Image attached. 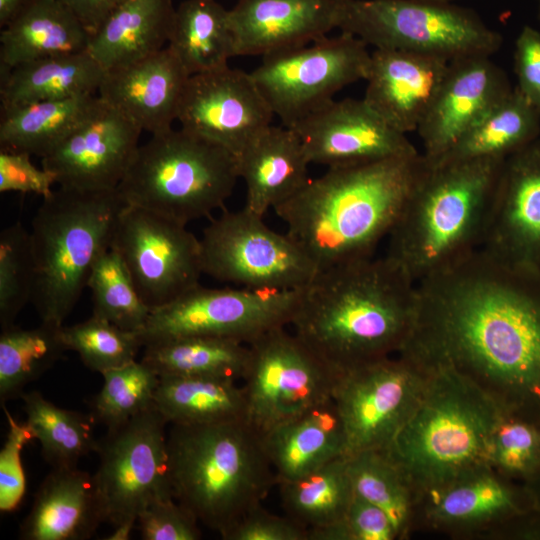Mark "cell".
Segmentation results:
<instances>
[{
  "instance_id": "16",
  "label": "cell",
  "mask_w": 540,
  "mask_h": 540,
  "mask_svg": "<svg viewBox=\"0 0 540 540\" xmlns=\"http://www.w3.org/2000/svg\"><path fill=\"white\" fill-rule=\"evenodd\" d=\"M111 247L151 311L200 284V239L175 220L126 205L117 220Z\"/></svg>"
},
{
  "instance_id": "11",
  "label": "cell",
  "mask_w": 540,
  "mask_h": 540,
  "mask_svg": "<svg viewBox=\"0 0 540 540\" xmlns=\"http://www.w3.org/2000/svg\"><path fill=\"white\" fill-rule=\"evenodd\" d=\"M432 369L398 353L337 375L332 398L345 437V457L389 448L409 420Z\"/></svg>"
},
{
  "instance_id": "21",
  "label": "cell",
  "mask_w": 540,
  "mask_h": 540,
  "mask_svg": "<svg viewBox=\"0 0 540 540\" xmlns=\"http://www.w3.org/2000/svg\"><path fill=\"white\" fill-rule=\"evenodd\" d=\"M141 133L135 123L102 101L41 159L42 167L56 176L59 187L116 189L137 151Z\"/></svg>"
},
{
  "instance_id": "24",
  "label": "cell",
  "mask_w": 540,
  "mask_h": 540,
  "mask_svg": "<svg viewBox=\"0 0 540 540\" xmlns=\"http://www.w3.org/2000/svg\"><path fill=\"white\" fill-rule=\"evenodd\" d=\"M447 60L402 50L374 49L364 101L388 125L417 131L449 68Z\"/></svg>"
},
{
  "instance_id": "7",
  "label": "cell",
  "mask_w": 540,
  "mask_h": 540,
  "mask_svg": "<svg viewBox=\"0 0 540 540\" xmlns=\"http://www.w3.org/2000/svg\"><path fill=\"white\" fill-rule=\"evenodd\" d=\"M125 206L117 188L59 187L43 198L30 231L35 269L31 303L42 322L63 325L96 261L111 247Z\"/></svg>"
},
{
  "instance_id": "8",
  "label": "cell",
  "mask_w": 540,
  "mask_h": 540,
  "mask_svg": "<svg viewBox=\"0 0 540 540\" xmlns=\"http://www.w3.org/2000/svg\"><path fill=\"white\" fill-rule=\"evenodd\" d=\"M238 179L230 151L171 128L138 146L117 189L126 205L187 225L225 209Z\"/></svg>"
},
{
  "instance_id": "51",
  "label": "cell",
  "mask_w": 540,
  "mask_h": 540,
  "mask_svg": "<svg viewBox=\"0 0 540 540\" xmlns=\"http://www.w3.org/2000/svg\"><path fill=\"white\" fill-rule=\"evenodd\" d=\"M515 89L540 113V31L525 25L514 49Z\"/></svg>"
},
{
  "instance_id": "52",
  "label": "cell",
  "mask_w": 540,
  "mask_h": 540,
  "mask_svg": "<svg viewBox=\"0 0 540 540\" xmlns=\"http://www.w3.org/2000/svg\"><path fill=\"white\" fill-rule=\"evenodd\" d=\"M92 36L125 0H58Z\"/></svg>"
},
{
  "instance_id": "34",
  "label": "cell",
  "mask_w": 540,
  "mask_h": 540,
  "mask_svg": "<svg viewBox=\"0 0 540 540\" xmlns=\"http://www.w3.org/2000/svg\"><path fill=\"white\" fill-rule=\"evenodd\" d=\"M237 382L216 377H159L154 404L170 424L246 421V399Z\"/></svg>"
},
{
  "instance_id": "37",
  "label": "cell",
  "mask_w": 540,
  "mask_h": 540,
  "mask_svg": "<svg viewBox=\"0 0 540 540\" xmlns=\"http://www.w3.org/2000/svg\"><path fill=\"white\" fill-rule=\"evenodd\" d=\"M277 485L285 515L308 532L340 520L354 495L345 456Z\"/></svg>"
},
{
  "instance_id": "40",
  "label": "cell",
  "mask_w": 540,
  "mask_h": 540,
  "mask_svg": "<svg viewBox=\"0 0 540 540\" xmlns=\"http://www.w3.org/2000/svg\"><path fill=\"white\" fill-rule=\"evenodd\" d=\"M62 326L42 322L24 329L15 324L1 329L0 403L21 398L24 388L41 377L68 351Z\"/></svg>"
},
{
  "instance_id": "22",
  "label": "cell",
  "mask_w": 540,
  "mask_h": 540,
  "mask_svg": "<svg viewBox=\"0 0 540 540\" xmlns=\"http://www.w3.org/2000/svg\"><path fill=\"white\" fill-rule=\"evenodd\" d=\"M512 90L506 73L488 56L451 61L417 129L424 157L434 161L445 154Z\"/></svg>"
},
{
  "instance_id": "42",
  "label": "cell",
  "mask_w": 540,
  "mask_h": 540,
  "mask_svg": "<svg viewBox=\"0 0 540 540\" xmlns=\"http://www.w3.org/2000/svg\"><path fill=\"white\" fill-rule=\"evenodd\" d=\"M103 386L90 400V414L106 429L120 425L154 405L159 376L142 360L101 374Z\"/></svg>"
},
{
  "instance_id": "17",
  "label": "cell",
  "mask_w": 540,
  "mask_h": 540,
  "mask_svg": "<svg viewBox=\"0 0 540 540\" xmlns=\"http://www.w3.org/2000/svg\"><path fill=\"white\" fill-rule=\"evenodd\" d=\"M533 511L525 484L486 465L421 495L414 531L428 529L455 539L493 540L513 520Z\"/></svg>"
},
{
  "instance_id": "46",
  "label": "cell",
  "mask_w": 540,
  "mask_h": 540,
  "mask_svg": "<svg viewBox=\"0 0 540 540\" xmlns=\"http://www.w3.org/2000/svg\"><path fill=\"white\" fill-rule=\"evenodd\" d=\"M308 540H399L387 514L354 494L344 516L335 523L312 529Z\"/></svg>"
},
{
  "instance_id": "41",
  "label": "cell",
  "mask_w": 540,
  "mask_h": 540,
  "mask_svg": "<svg viewBox=\"0 0 540 540\" xmlns=\"http://www.w3.org/2000/svg\"><path fill=\"white\" fill-rule=\"evenodd\" d=\"M92 315L139 334L151 309L144 303L118 252L110 247L96 261L87 282Z\"/></svg>"
},
{
  "instance_id": "31",
  "label": "cell",
  "mask_w": 540,
  "mask_h": 540,
  "mask_svg": "<svg viewBox=\"0 0 540 540\" xmlns=\"http://www.w3.org/2000/svg\"><path fill=\"white\" fill-rule=\"evenodd\" d=\"M105 72L88 50L0 70L1 107L96 95Z\"/></svg>"
},
{
  "instance_id": "38",
  "label": "cell",
  "mask_w": 540,
  "mask_h": 540,
  "mask_svg": "<svg viewBox=\"0 0 540 540\" xmlns=\"http://www.w3.org/2000/svg\"><path fill=\"white\" fill-rule=\"evenodd\" d=\"M346 460L353 493L384 511L399 540L407 539L414 532L417 496L401 468L382 450L362 451Z\"/></svg>"
},
{
  "instance_id": "49",
  "label": "cell",
  "mask_w": 540,
  "mask_h": 540,
  "mask_svg": "<svg viewBox=\"0 0 540 540\" xmlns=\"http://www.w3.org/2000/svg\"><path fill=\"white\" fill-rule=\"evenodd\" d=\"M30 156L25 152L0 151L1 193H34L44 198L53 192L56 176L43 167H36Z\"/></svg>"
},
{
  "instance_id": "35",
  "label": "cell",
  "mask_w": 540,
  "mask_h": 540,
  "mask_svg": "<svg viewBox=\"0 0 540 540\" xmlns=\"http://www.w3.org/2000/svg\"><path fill=\"white\" fill-rule=\"evenodd\" d=\"M141 360L159 377H216L242 381L249 362V347L230 338L181 337L145 345Z\"/></svg>"
},
{
  "instance_id": "55",
  "label": "cell",
  "mask_w": 540,
  "mask_h": 540,
  "mask_svg": "<svg viewBox=\"0 0 540 540\" xmlns=\"http://www.w3.org/2000/svg\"><path fill=\"white\" fill-rule=\"evenodd\" d=\"M136 524L133 523H121L113 527V531L104 539L107 540H128L132 530L135 528Z\"/></svg>"
},
{
  "instance_id": "28",
  "label": "cell",
  "mask_w": 540,
  "mask_h": 540,
  "mask_svg": "<svg viewBox=\"0 0 540 540\" xmlns=\"http://www.w3.org/2000/svg\"><path fill=\"white\" fill-rule=\"evenodd\" d=\"M260 437L276 485L345 456L343 425L332 397Z\"/></svg>"
},
{
  "instance_id": "50",
  "label": "cell",
  "mask_w": 540,
  "mask_h": 540,
  "mask_svg": "<svg viewBox=\"0 0 540 540\" xmlns=\"http://www.w3.org/2000/svg\"><path fill=\"white\" fill-rule=\"evenodd\" d=\"M223 540H308V530L288 517L272 514L259 505L243 516Z\"/></svg>"
},
{
  "instance_id": "20",
  "label": "cell",
  "mask_w": 540,
  "mask_h": 540,
  "mask_svg": "<svg viewBox=\"0 0 540 540\" xmlns=\"http://www.w3.org/2000/svg\"><path fill=\"white\" fill-rule=\"evenodd\" d=\"M479 249L540 271V137L505 159Z\"/></svg>"
},
{
  "instance_id": "10",
  "label": "cell",
  "mask_w": 540,
  "mask_h": 540,
  "mask_svg": "<svg viewBox=\"0 0 540 540\" xmlns=\"http://www.w3.org/2000/svg\"><path fill=\"white\" fill-rule=\"evenodd\" d=\"M199 239L203 274L237 287L300 290L319 271L292 237L274 231L262 216L246 207L237 211L223 209Z\"/></svg>"
},
{
  "instance_id": "29",
  "label": "cell",
  "mask_w": 540,
  "mask_h": 540,
  "mask_svg": "<svg viewBox=\"0 0 540 540\" xmlns=\"http://www.w3.org/2000/svg\"><path fill=\"white\" fill-rule=\"evenodd\" d=\"M91 35L58 0H32L0 34V70L88 50Z\"/></svg>"
},
{
  "instance_id": "6",
  "label": "cell",
  "mask_w": 540,
  "mask_h": 540,
  "mask_svg": "<svg viewBox=\"0 0 540 540\" xmlns=\"http://www.w3.org/2000/svg\"><path fill=\"white\" fill-rule=\"evenodd\" d=\"M504 413L465 378L432 369L418 406L385 451L404 472L418 500L490 465L492 434Z\"/></svg>"
},
{
  "instance_id": "1",
  "label": "cell",
  "mask_w": 540,
  "mask_h": 540,
  "mask_svg": "<svg viewBox=\"0 0 540 540\" xmlns=\"http://www.w3.org/2000/svg\"><path fill=\"white\" fill-rule=\"evenodd\" d=\"M399 352L465 378L500 409L540 425V271L481 249L417 283Z\"/></svg>"
},
{
  "instance_id": "54",
  "label": "cell",
  "mask_w": 540,
  "mask_h": 540,
  "mask_svg": "<svg viewBox=\"0 0 540 540\" xmlns=\"http://www.w3.org/2000/svg\"><path fill=\"white\" fill-rule=\"evenodd\" d=\"M32 0H0V27L7 25Z\"/></svg>"
},
{
  "instance_id": "5",
  "label": "cell",
  "mask_w": 540,
  "mask_h": 540,
  "mask_svg": "<svg viewBox=\"0 0 540 540\" xmlns=\"http://www.w3.org/2000/svg\"><path fill=\"white\" fill-rule=\"evenodd\" d=\"M171 425L167 452L173 498L222 536L276 485L261 437L246 421Z\"/></svg>"
},
{
  "instance_id": "44",
  "label": "cell",
  "mask_w": 540,
  "mask_h": 540,
  "mask_svg": "<svg viewBox=\"0 0 540 540\" xmlns=\"http://www.w3.org/2000/svg\"><path fill=\"white\" fill-rule=\"evenodd\" d=\"M34 258L30 231L17 222L0 235V325H14L34 288Z\"/></svg>"
},
{
  "instance_id": "4",
  "label": "cell",
  "mask_w": 540,
  "mask_h": 540,
  "mask_svg": "<svg viewBox=\"0 0 540 540\" xmlns=\"http://www.w3.org/2000/svg\"><path fill=\"white\" fill-rule=\"evenodd\" d=\"M504 161L426 159L388 236L386 256L418 283L478 250Z\"/></svg>"
},
{
  "instance_id": "26",
  "label": "cell",
  "mask_w": 540,
  "mask_h": 540,
  "mask_svg": "<svg viewBox=\"0 0 540 540\" xmlns=\"http://www.w3.org/2000/svg\"><path fill=\"white\" fill-rule=\"evenodd\" d=\"M105 522L94 476L76 467L52 468L20 524L23 540H86Z\"/></svg>"
},
{
  "instance_id": "15",
  "label": "cell",
  "mask_w": 540,
  "mask_h": 540,
  "mask_svg": "<svg viewBox=\"0 0 540 540\" xmlns=\"http://www.w3.org/2000/svg\"><path fill=\"white\" fill-rule=\"evenodd\" d=\"M167 420L155 404L107 429L97 440L93 474L105 522L136 524L153 500L173 497L168 475Z\"/></svg>"
},
{
  "instance_id": "53",
  "label": "cell",
  "mask_w": 540,
  "mask_h": 540,
  "mask_svg": "<svg viewBox=\"0 0 540 540\" xmlns=\"http://www.w3.org/2000/svg\"><path fill=\"white\" fill-rule=\"evenodd\" d=\"M513 538L515 540H540V512L534 511L517 524Z\"/></svg>"
},
{
  "instance_id": "33",
  "label": "cell",
  "mask_w": 540,
  "mask_h": 540,
  "mask_svg": "<svg viewBox=\"0 0 540 540\" xmlns=\"http://www.w3.org/2000/svg\"><path fill=\"white\" fill-rule=\"evenodd\" d=\"M167 46L189 75L227 66L236 56L229 10L216 0H184L175 9Z\"/></svg>"
},
{
  "instance_id": "43",
  "label": "cell",
  "mask_w": 540,
  "mask_h": 540,
  "mask_svg": "<svg viewBox=\"0 0 540 540\" xmlns=\"http://www.w3.org/2000/svg\"><path fill=\"white\" fill-rule=\"evenodd\" d=\"M67 350L75 351L82 363L100 374L136 360L142 346L139 335L124 330L104 319H89L62 326Z\"/></svg>"
},
{
  "instance_id": "27",
  "label": "cell",
  "mask_w": 540,
  "mask_h": 540,
  "mask_svg": "<svg viewBox=\"0 0 540 540\" xmlns=\"http://www.w3.org/2000/svg\"><path fill=\"white\" fill-rule=\"evenodd\" d=\"M239 179L246 185L245 206L264 217L290 199L311 179L308 160L297 133L270 125L236 157Z\"/></svg>"
},
{
  "instance_id": "47",
  "label": "cell",
  "mask_w": 540,
  "mask_h": 540,
  "mask_svg": "<svg viewBox=\"0 0 540 540\" xmlns=\"http://www.w3.org/2000/svg\"><path fill=\"white\" fill-rule=\"evenodd\" d=\"M8 422V433L0 451V511H15L26 490V477L22 464V451L34 439L27 422H18L2 406Z\"/></svg>"
},
{
  "instance_id": "45",
  "label": "cell",
  "mask_w": 540,
  "mask_h": 540,
  "mask_svg": "<svg viewBox=\"0 0 540 540\" xmlns=\"http://www.w3.org/2000/svg\"><path fill=\"white\" fill-rule=\"evenodd\" d=\"M489 464L513 481L528 482L540 469V425L504 413L492 434Z\"/></svg>"
},
{
  "instance_id": "39",
  "label": "cell",
  "mask_w": 540,
  "mask_h": 540,
  "mask_svg": "<svg viewBox=\"0 0 540 540\" xmlns=\"http://www.w3.org/2000/svg\"><path fill=\"white\" fill-rule=\"evenodd\" d=\"M21 399L26 422L52 468L76 467L82 457L95 451L96 421L90 413L59 407L38 391L24 392Z\"/></svg>"
},
{
  "instance_id": "2",
  "label": "cell",
  "mask_w": 540,
  "mask_h": 540,
  "mask_svg": "<svg viewBox=\"0 0 540 540\" xmlns=\"http://www.w3.org/2000/svg\"><path fill=\"white\" fill-rule=\"evenodd\" d=\"M417 304V283L388 256H373L319 270L290 325L340 373L398 354Z\"/></svg>"
},
{
  "instance_id": "23",
  "label": "cell",
  "mask_w": 540,
  "mask_h": 540,
  "mask_svg": "<svg viewBox=\"0 0 540 540\" xmlns=\"http://www.w3.org/2000/svg\"><path fill=\"white\" fill-rule=\"evenodd\" d=\"M339 0H237L229 10L236 56L308 45L337 28Z\"/></svg>"
},
{
  "instance_id": "18",
  "label": "cell",
  "mask_w": 540,
  "mask_h": 540,
  "mask_svg": "<svg viewBox=\"0 0 540 540\" xmlns=\"http://www.w3.org/2000/svg\"><path fill=\"white\" fill-rule=\"evenodd\" d=\"M274 114L250 73L229 67L190 75L180 102L181 128L237 157Z\"/></svg>"
},
{
  "instance_id": "14",
  "label": "cell",
  "mask_w": 540,
  "mask_h": 540,
  "mask_svg": "<svg viewBox=\"0 0 540 540\" xmlns=\"http://www.w3.org/2000/svg\"><path fill=\"white\" fill-rule=\"evenodd\" d=\"M304 289L261 291L198 284L152 310L138 335L143 347L190 336L230 338L249 344L269 330L290 325Z\"/></svg>"
},
{
  "instance_id": "58",
  "label": "cell",
  "mask_w": 540,
  "mask_h": 540,
  "mask_svg": "<svg viewBox=\"0 0 540 540\" xmlns=\"http://www.w3.org/2000/svg\"><path fill=\"white\" fill-rule=\"evenodd\" d=\"M429 1H436V2H446V3H456L459 0H429Z\"/></svg>"
},
{
  "instance_id": "12",
  "label": "cell",
  "mask_w": 540,
  "mask_h": 540,
  "mask_svg": "<svg viewBox=\"0 0 540 540\" xmlns=\"http://www.w3.org/2000/svg\"><path fill=\"white\" fill-rule=\"evenodd\" d=\"M247 345L246 421L259 435L332 397L338 373L294 332L277 327Z\"/></svg>"
},
{
  "instance_id": "48",
  "label": "cell",
  "mask_w": 540,
  "mask_h": 540,
  "mask_svg": "<svg viewBox=\"0 0 540 540\" xmlns=\"http://www.w3.org/2000/svg\"><path fill=\"white\" fill-rule=\"evenodd\" d=\"M197 517L173 497L151 501L138 515L136 526L143 540H199Z\"/></svg>"
},
{
  "instance_id": "25",
  "label": "cell",
  "mask_w": 540,
  "mask_h": 540,
  "mask_svg": "<svg viewBox=\"0 0 540 540\" xmlns=\"http://www.w3.org/2000/svg\"><path fill=\"white\" fill-rule=\"evenodd\" d=\"M190 75L166 46L139 61L105 72L98 90L101 100L142 131H167L177 120Z\"/></svg>"
},
{
  "instance_id": "3",
  "label": "cell",
  "mask_w": 540,
  "mask_h": 540,
  "mask_svg": "<svg viewBox=\"0 0 540 540\" xmlns=\"http://www.w3.org/2000/svg\"><path fill=\"white\" fill-rule=\"evenodd\" d=\"M426 167L422 153L327 168L275 207L319 270L375 256Z\"/></svg>"
},
{
  "instance_id": "32",
  "label": "cell",
  "mask_w": 540,
  "mask_h": 540,
  "mask_svg": "<svg viewBox=\"0 0 540 540\" xmlns=\"http://www.w3.org/2000/svg\"><path fill=\"white\" fill-rule=\"evenodd\" d=\"M102 104L98 95H81L1 107V150L48 155Z\"/></svg>"
},
{
  "instance_id": "36",
  "label": "cell",
  "mask_w": 540,
  "mask_h": 540,
  "mask_svg": "<svg viewBox=\"0 0 540 540\" xmlns=\"http://www.w3.org/2000/svg\"><path fill=\"white\" fill-rule=\"evenodd\" d=\"M540 137V113L513 87L441 157L429 162L506 159Z\"/></svg>"
},
{
  "instance_id": "9",
  "label": "cell",
  "mask_w": 540,
  "mask_h": 540,
  "mask_svg": "<svg viewBox=\"0 0 540 540\" xmlns=\"http://www.w3.org/2000/svg\"><path fill=\"white\" fill-rule=\"evenodd\" d=\"M337 28L375 49L415 52L448 62L491 57L503 44L502 34L475 10L429 0H339Z\"/></svg>"
},
{
  "instance_id": "30",
  "label": "cell",
  "mask_w": 540,
  "mask_h": 540,
  "mask_svg": "<svg viewBox=\"0 0 540 540\" xmlns=\"http://www.w3.org/2000/svg\"><path fill=\"white\" fill-rule=\"evenodd\" d=\"M175 7L172 0H125L90 37L88 51L105 71L164 49Z\"/></svg>"
},
{
  "instance_id": "57",
  "label": "cell",
  "mask_w": 540,
  "mask_h": 540,
  "mask_svg": "<svg viewBox=\"0 0 540 540\" xmlns=\"http://www.w3.org/2000/svg\"><path fill=\"white\" fill-rule=\"evenodd\" d=\"M536 15L538 21L540 22V0H536Z\"/></svg>"
},
{
  "instance_id": "19",
  "label": "cell",
  "mask_w": 540,
  "mask_h": 540,
  "mask_svg": "<svg viewBox=\"0 0 540 540\" xmlns=\"http://www.w3.org/2000/svg\"><path fill=\"white\" fill-rule=\"evenodd\" d=\"M292 128L309 162L327 168L353 166L418 154L364 99L332 100Z\"/></svg>"
},
{
  "instance_id": "13",
  "label": "cell",
  "mask_w": 540,
  "mask_h": 540,
  "mask_svg": "<svg viewBox=\"0 0 540 540\" xmlns=\"http://www.w3.org/2000/svg\"><path fill=\"white\" fill-rule=\"evenodd\" d=\"M371 53L358 37L341 32L308 45L266 55L250 74L283 126L320 109L344 87L365 80Z\"/></svg>"
},
{
  "instance_id": "56",
  "label": "cell",
  "mask_w": 540,
  "mask_h": 540,
  "mask_svg": "<svg viewBox=\"0 0 540 540\" xmlns=\"http://www.w3.org/2000/svg\"><path fill=\"white\" fill-rule=\"evenodd\" d=\"M525 485L531 493L535 510L540 512V469Z\"/></svg>"
}]
</instances>
